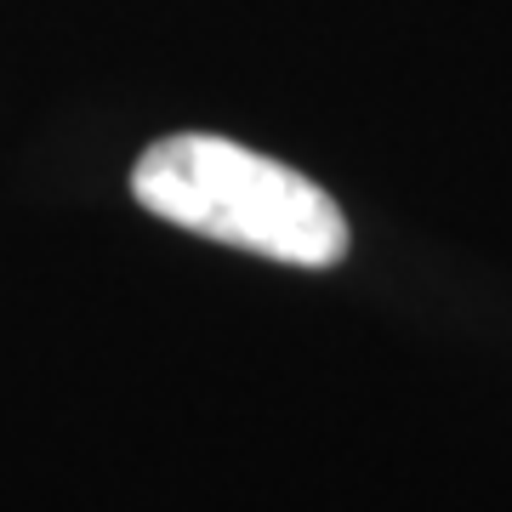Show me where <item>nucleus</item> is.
<instances>
[{"label":"nucleus","mask_w":512,"mask_h":512,"mask_svg":"<svg viewBox=\"0 0 512 512\" xmlns=\"http://www.w3.org/2000/svg\"><path fill=\"white\" fill-rule=\"evenodd\" d=\"M131 194L160 222L268 262L336 268L348 256V217L313 177L211 131L160 137L131 165Z\"/></svg>","instance_id":"nucleus-1"}]
</instances>
